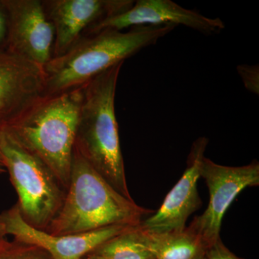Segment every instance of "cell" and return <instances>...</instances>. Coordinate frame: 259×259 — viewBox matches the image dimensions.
<instances>
[{
    "label": "cell",
    "instance_id": "cell-18",
    "mask_svg": "<svg viewBox=\"0 0 259 259\" xmlns=\"http://www.w3.org/2000/svg\"><path fill=\"white\" fill-rule=\"evenodd\" d=\"M0 42L6 40L8 35V18L3 6L0 4Z\"/></svg>",
    "mask_w": 259,
    "mask_h": 259
},
{
    "label": "cell",
    "instance_id": "cell-11",
    "mask_svg": "<svg viewBox=\"0 0 259 259\" xmlns=\"http://www.w3.org/2000/svg\"><path fill=\"white\" fill-rule=\"evenodd\" d=\"M208 142L205 137L194 141L183 175L167 194L160 208L140 224L145 231L153 235L180 231L185 228L191 214L201 207L197 182Z\"/></svg>",
    "mask_w": 259,
    "mask_h": 259
},
{
    "label": "cell",
    "instance_id": "cell-23",
    "mask_svg": "<svg viewBox=\"0 0 259 259\" xmlns=\"http://www.w3.org/2000/svg\"><path fill=\"white\" fill-rule=\"evenodd\" d=\"M197 259H206L205 256H204V255H202V256L199 257Z\"/></svg>",
    "mask_w": 259,
    "mask_h": 259
},
{
    "label": "cell",
    "instance_id": "cell-22",
    "mask_svg": "<svg viewBox=\"0 0 259 259\" xmlns=\"http://www.w3.org/2000/svg\"><path fill=\"white\" fill-rule=\"evenodd\" d=\"M0 165H3L4 166V162H3V158L1 152H0Z\"/></svg>",
    "mask_w": 259,
    "mask_h": 259
},
{
    "label": "cell",
    "instance_id": "cell-24",
    "mask_svg": "<svg viewBox=\"0 0 259 259\" xmlns=\"http://www.w3.org/2000/svg\"><path fill=\"white\" fill-rule=\"evenodd\" d=\"M82 259H90V258H88V257H84V258H83Z\"/></svg>",
    "mask_w": 259,
    "mask_h": 259
},
{
    "label": "cell",
    "instance_id": "cell-16",
    "mask_svg": "<svg viewBox=\"0 0 259 259\" xmlns=\"http://www.w3.org/2000/svg\"><path fill=\"white\" fill-rule=\"evenodd\" d=\"M245 89L250 93L259 94V69L258 66L240 65L237 67Z\"/></svg>",
    "mask_w": 259,
    "mask_h": 259
},
{
    "label": "cell",
    "instance_id": "cell-20",
    "mask_svg": "<svg viewBox=\"0 0 259 259\" xmlns=\"http://www.w3.org/2000/svg\"><path fill=\"white\" fill-rule=\"evenodd\" d=\"M9 243H10V242H8V244H7L6 245H5V246L4 247V248H2L1 250H0V257L2 256V255H3V252L5 251V250L6 249V248L7 247H8V245H9Z\"/></svg>",
    "mask_w": 259,
    "mask_h": 259
},
{
    "label": "cell",
    "instance_id": "cell-17",
    "mask_svg": "<svg viewBox=\"0 0 259 259\" xmlns=\"http://www.w3.org/2000/svg\"><path fill=\"white\" fill-rule=\"evenodd\" d=\"M206 259H241L232 253L223 244L221 238L206 249Z\"/></svg>",
    "mask_w": 259,
    "mask_h": 259
},
{
    "label": "cell",
    "instance_id": "cell-14",
    "mask_svg": "<svg viewBox=\"0 0 259 259\" xmlns=\"http://www.w3.org/2000/svg\"><path fill=\"white\" fill-rule=\"evenodd\" d=\"M151 235L154 245V259H197L204 255L208 248L191 225L180 231Z\"/></svg>",
    "mask_w": 259,
    "mask_h": 259
},
{
    "label": "cell",
    "instance_id": "cell-21",
    "mask_svg": "<svg viewBox=\"0 0 259 259\" xmlns=\"http://www.w3.org/2000/svg\"><path fill=\"white\" fill-rule=\"evenodd\" d=\"M5 171H6V169H5V166H3V165H0V175L5 173Z\"/></svg>",
    "mask_w": 259,
    "mask_h": 259
},
{
    "label": "cell",
    "instance_id": "cell-9",
    "mask_svg": "<svg viewBox=\"0 0 259 259\" xmlns=\"http://www.w3.org/2000/svg\"><path fill=\"white\" fill-rule=\"evenodd\" d=\"M0 218L7 234L14 237L15 241L38 247L52 259H82L104 242L131 227L110 226L89 233L58 236L25 222L17 204L2 213Z\"/></svg>",
    "mask_w": 259,
    "mask_h": 259
},
{
    "label": "cell",
    "instance_id": "cell-15",
    "mask_svg": "<svg viewBox=\"0 0 259 259\" xmlns=\"http://www.w3.org/2000/svg\"><path fill=\"white\" fill-rule=\"evenodd\" d=\"M0 259H52L47 252L35 245L10 242Z\"/></svg>",
    "mask_w": 259,
    "mask_h": 259
},
{
    "label": "cell",
    "instance_id": "cell-6",
    "mask_svg": "<svg viewBox=\"0 0 259 259\" xmlns=\"http://www.w3.org/2000/svg\"><path fill=\"white\" fill-rule=\"evenodd\" d=\"M200 176L208 187L209 203L190 225L209 247L221 238L223 216L237 196L247 187L259 185V163L253 161L245 166H227L204 157Z\"/></svg>",
    "mask_w": 259,
    "mask_h": 259
},
{
    "label": "cell",
    "instance_id": "cell-12",
    "mask_svg": "<svg viewBox=\"0 0 259 259\" xmlns=\"http://www.w3.org/2000/svg\"><path fill=\"white\" fill-rule=\"evenodd\" d=\"M44 68L10 52H0V125L28 110L45 95Z\"/></svg>",
    "mask_w": 259,
    "mask_h": 259
},
{
    "label": "cell",
    "instance_id": "cell-4",
    "mask_svg": "<svg viewBox=\"0 0 259 259\" xmlns=\"http://www.w3.org/2000/svg\"><path fill=\"white\" fill-rule=\"evenodd\" d=\"M123 63L83 86L74 148L119 193L133 199L126 180L115 100Z\"/></svg>",
    "mask_w": 259,
    "mask_h": 259
},
{
    "label": "cell",
    "instance_id": "cell-8",
    "mask_svg": "<svg viewBox=\"0 0 259 259\" xmlns=\"http://www.w3.org/2000/svg\"><path fill=\"white\" fill-rule=\"evenodd\" d=\"M144 25H183L205 35L219 33L225 28L221 19L204 16L171 0H138L130 9L94 25L84 36L102 30H122Z\"/></svg>",
    "mask_w": 259,
    "mask_h": 259
},
{
    "label": "cell",
    "instance_id": "cell-3",
    "mask_svg": "<svg viewBox=\"0 0 259 259\" xmlns=\"http://www.w3.org/2000/svg\"><path fill=\"white\" fill-rule=\"evenodd\" d=\"M175 28L174 25H144L127 32L105 30L81 37L69 51L52 58L44 66V97L84 86L104 71L156 44Z\"/></svg>",
    "mask_w": 259,
    "mask_h": 259
},
{
    "label": "cell",
    "instance_id": "cell-13",
    "mask_svg": "<svg viewBox=\"0 0 259 259\" xmlns=\"http://www.w3.org/2000/svg\"><path fill=\"white\" fill-rule=\"evenodd\" d=\"M90 259H154L153 237L141 226H131L97 247Z\"/></svg>",
    "mask_w": 259,
    "mask_h": 259
},
{
    "label": "cell",
    "instance_id": "cell-19",
    "mask_svg": "<svg viewBox=\"0 0 259 259\" xmlns=\"http://www.w3.org/2000/svg\"><path fill=\"white\" fill-rule=\"evenodd\" d=\"M7 236H8V234H7L6 228H5L4 223L3 222L1 218H0V250L4 248L5 245L8 244V242H9L7 241Z\"/></svg>",
    "mask_w": 259,
    "mask_h": 259
},
{
    "label": "cell",
    "instance_id": "cell-10",
    "mask_svg": "<svg viewBox=\"0 0 259 259\" xmlns=\"http://www.w3.org/2000/svg\"><path fill=\"white\" fill-rule=\"evenodd\" d=\"M44 4L55 31L54 57H56L74 47L82 37V34L86 35L97 23L130 9L134 1L49 0L44 1Z\"/></svg>",
    "mask_w": 259,
    "mask_h": 259
},
{
    "label": "cell",
    "instance_id": "cell-1",
    "mask_svg": "<svg viewBox=\"0 0 259 259\" xmlns=\"http://www.w3.org/2000/svg\"><path fill=\"white\" fill-rule=\"evenodd\" d=\"M153 212L119 193L74 148L64 202L45 231L59 236L110 226H137Z\"/></svg>",
    "mask_w": 259,
    "mask_h": 259
},
{
    "label": "cell",
    "instance_id": "cell-5",
    "mask_svg": "<svg viewBox=\"0 0 259 259\" xmlns=\"http://www.w3.org/2000/svg\"><path fill=\"white\" fill-rule=\"evenodd\" d=\"M0 152L18 201L19 211L30 226L47 231L62 206L66 190L49 167L0 126Z\"/></svg>",
    "mask_w": 259,
    "mask_h": 259
},
{
    "label": "cell",
    "instance_id": "cell-2",
    "mask_svg": "<svg viewBox=\"0 0 259 259\" xmlns=\"http://www.w3.org/2000/svg\"><path fill=\"white\" fill-rule=\"evenodd\" d=\"M82 95L81 87L42 97L14 120L0 125L20 146L45 163L66 191Z\"/></svg>",
    "mask_w": 259,
    "mask_h": 259
},
{
    "label": "cell",
    "instance_id": "cell-7",
    "mask_svg": "<svg viewBox=\"0 0 259 259\" xmlns=\"http://www.w3.org/2000/svg\"><path fill=\"white\" fill-rule=\"evenodd\" d=\"M7 18V51L44 68L54 57L55 31L40 0L0 1Z\"/></svg>",
    "mask_w": 259,
    "mask_h": 259
}]
</instances>
